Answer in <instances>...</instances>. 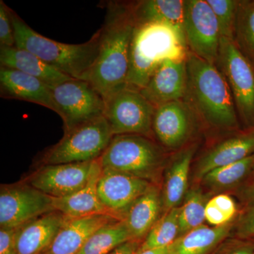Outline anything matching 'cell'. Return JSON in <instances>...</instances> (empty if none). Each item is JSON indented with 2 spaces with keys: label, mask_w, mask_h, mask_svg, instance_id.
Segmentation results:
<instances>
[{
  "label": "cell",
  "mask_w": 254,
  "mask_h": 254,
  "mask_svg": "<svg viewBox=\"0 0 254 254\" xmlns=\"http://www.w3.org/2000/svg\"><path fill=\"white\" fill-rule=\"evenodd\" d=\"M0 95L1 98L41 105L57 113L51 88L41 80L18 70L0 66Z\"/></svg>",
  "instance_id": "obj_16"
},
{
  "label": "cell",
  "mask_w": 254,
  "mask_h": 254,
  "mask_svg": "<svg viewBox=\"0 0 254 254\" xmlns=\"http://www.w3.org/2000/svg\"><path fill=\"white\" fill-rule=\"evenodd\" d=\"M250 178L251 179L250 180H254V168L253 169V170H252V174H251Z\"/></svg>",
  "instance_id": "obj_40"
},
{
  "label": "cell",
  "mask_w": 254,
  "mask_h": 254,
  "mask_svg": "<svg viewBox=\"0 0 254 254\" xmlns=\"http://www.w3.org/2000/svg\"><path fill=\"white\" fill-rule=\"evenodd\" d=\"M254 154V128L227 138L207 152L197 163L195 177L202 180L209 172L237 163Z\"/></svg>",
  "instance_id": "obj_19"
},
{
  "label": "cell",
  "mask_w": 254,
  "mask_h": 254,
  "mask_svg": "<svg viewBox=\"0 0 254 254\" xmlns=\"http://www.w3.org/2000/svg\"><path fill=\"white\" fill-rule=\"evenodd\" d=\"M207 202L205 195L199 189H192L187 193L183 205L180 207V237L203 225Z\"/></svg>",
  "instance_id": "obj_30"
},
{
  "label": "cell",
  "mask_w": 254,
  "mask_h": 254,
  "mask_svg": "<svg viewBox=\"0 0 254 254\" xmlns=\"http://www.w3.org/2000/svg\"><path fill=\"white\" fill-rule=\"evenodd\" d=\"M165 158L163 146L148 136L116 135L99 161L103 170L128 174L155 185L165 165Z\"/></svg>",
  "instance_id": "obj_5"
},
{
  "label": "cell",
  "mask_w": 254,
  "mask_h": 254,
  "mask_svg": "<svg viewBox=\"0 0 254 254\" xmlns=\"http://www.w3.org/2000/svg\"><path fill=\"white\" fill-rule=\"evenodd\" d=\"M15 236L16 229L0 228V254H18Z\"/></svg>",
  "instance_id": "obj_36"
},
{
  "label": "cell",
  "mask_w": 254,
  "mask_h": 254,
  "mask_svg": "<svg viewBox=\"0 0 254 254\" xmlns=\"http://www.w3.org/2000/svg\"><path fill=\"white\" fill-rule=\"evenodd\" d=\"M129 4L136 24L165 23L173 26L185 38V1L143 0Z\"/></svg>",
  "instance_id": "obj_21"
},
{
  "label": "cell",
  "mask_w": 254,
  "mask_h": 254,
  "mask_svg": "<svg viewBox=\"0 0 254 254\" xmlns=\"http://www.w3.org/2000/svg\"><path fill=\"white\" fill-rule=\"evenodd\" d=\"M185 101L212 127L234 130L239 127L235 101L226 80L216 65L188 52Z\"/></svg>",
  "instance_id": "obj_2"
},
{
  "label": "cell",
  "mask_w": 254,
  "mask_h": 254,
  "mask_svg": "<svg viewBox=\"0 0 254 254\" xmlns=\"http://www.w3.org/2000/svg\"><path fill=\"white\" fill-rule=\"evenodd\" d=\"M0 66L13 68L38 78L50 88L71 79L28 50L17 47H0Z\"/></svg>",
  "instance_id": "obj_20"
},
{
  "label": "cell",
  "mask_w": 254,
  "mask_h": 254,
  "mask_svg": "<svg viewBox=\"0 0 254 254\" xmlns=\"http://www.w3.org/2000/svg\"><path fill=\"white\" fill-rule=\"evenodd\" d=\"M213 254H254V241L239 239L220 244Z\"/></svg>",
  "instance_id": "obj_34"
},
{
  "label": "cell",
  "mask_w": 254,
  "mask_h": 254,
  "mask_svg": "<svg viewBox=\"0 0 254 254\" xmlns=\"http://www.w3.org/2000/svg\"><path fill=\"white\" fill-rule=\"evenodd\" d=\"M185 38L189 51L215 64L220 48V28L207 0H186Z\"/></svg>",
  "instance_id": "obj_12"
},
{
  "label": "cell",
  "mask_w": 254,
  "mask_h": 254,
  "mask_svg": "<svg viewBox=\"0 0 254 254\" xmlns=\"http://www.w3.org/2000/svg\"><path fill=\"white\" fill-rule=\"evenodd\" d=\"M240 196L247 205L254 203V179L242 187Z\"/></svg>",
  "instance_id": "obj_38"
},
{
  "label": "cell",
  "mask_w": 254,
  "mask_h": 254,
  "mask_svg": "<svg viewBox=\"0 0 254 254\" xmlns=\"http://www.w3.org/2000/svg\"><path fill=\"white\" fill-rule=\"evenodd\" d=\"M216 17L221 37L234 41L235 21L239 1L207 0Z\"/></svg>",
  "instance_id": "obj_32"
},
{
  "label": "cell",
  "mask_w": 254,
  "mask_h": 254,
  "mask_svg": "<svg viewBox=\"0 0 254 254\" xmlns=\"http://www.w3.org/2000/svg\"><path fill=\"white\" fill-rule=\"evenodd\" d=\"M55 210L53 198L26 182L1 185V228L16 229Z\"/></svg>",
  "instance_id": "obj_10"
},
{
  "label": "cell",
  "mask_w": 254,
  "mask_h": 254,
  "mask_svg": "<svg viewBox=\"0 0 254 254\" xmlns=\"http://www.w3.org/2000/svg\"><path fill=\"white\" fill-rule=\"evenodd\" d=\"M254 168V154L237 163L215 169L201 180L214 190L230 188L250 177Z\"/></svg>",
  "instance_id": "obj_28"
},
{
  "label": "cell",
  "mask_w": 254,
  "mask_h": 254,
  "mask_svg": "<svg viewBox=\"0 0 254 254\" xmlns=\"http://www.w3.org/2000/svg\"><path fill=\"white\" fill-rule=\"evenodd\" d=\"M195 115L185 100L160 105L155 108L152 132L165 148H180L190 137Z\"/></svg>",
  "instance_id": "obj_14"
},
{
  "label": "cell",
  "mask_w": 254,
  "mask_h": 254,
  "mask_svg": "<svg viewBox=\"0 0 254 254\" xmlns=\"http://www.w3.org/2000/svg\"><path fill=\"white\" fill-rule=\"evenodd\" d=\"M113 136L104 115L82 124L64 131L62 139L43 153L42 165L99 160Z\"/></svg>",
  "instance_id": "obj_6"
},
{
  "label": "cell",
  "mask_w": 254,
  "mask_h": 254,
  "mask_svg": "<svg viewBox=\"0 0 254 254\" xmlns=\"http://www.w3.org/2000/svg\"><path fill=\"white\" fill-rule=\"evenodd\" d=\"M188 48L177 29L163 23L136 24L130 48L127 86L142 89L165 60H185Z\"/></svg>",
  "instance_id": "obj_4"
},
{
  "label": "cell",
  "mask_w": 254,
  "mask_h": 254,
  "mask_svg": "<svg viewBox=\"0 0 254 254\" xmlns=\"http://www.w3.org/2000/svg\"><path fill=\"white\" fill-rule=\"evenodd\" d=\"M237 235L242 240L254 239V203L247 205L237 225Z\"/></svg>",
  "instance_id": "obj_35"
},
{
  "label": "cell",
  "mask_w": 254,
  "mask_h": 254,
  "mask_svg": "<svg viewBox=\"0 0 254 254\" xmlns=\"http://www.w3.org/2000/svg\"><path fill=\"white\" fill-rule=\"evenodd\" d=\"M100 30L98 58L88 81L105 98L127 86L130 48L136 23L129 3L109 1Z\"/></svg>",
  "instance_id": "obj_1"
},
{
  "label": "cell",
  "mask_w": 254,
  "mask_h": 254,
  "mask_svg": "<svg viewBox=\"0 0 254 254\" xmlns=\"http://www.w3.org/2000/svg\"><path fill=\"white\" fill-rule=\"evenodd\" d=\"M51 90L64 131L104 115V98L88 81L71 78Z\"/></svg>",
  "instance_id": "obj_9"
},
{
  "label": "cell",
  "mask_w": 254,
  "mask_h": 254,
  "mask_svg": "<svg viewBox=\"0 0 254 254\" xmlns=\"http://www.w3.org/2000/svg\"><path fill=\"white\" fill-rule=\"evenodd\" d=\"M14 28L9 14V7L0 1V47H14Z\"/></svg>",
  "instance_id": "obj_33"
},
{
  "label": "cell",
  "mask_w": 254,
  "mask_h": 254,
  "mask_svg": "<svg viewBox=\"0 0 254 254\" xmlns=\"http://www.w3.org/2000/svg\"><path fill=\"white\" fill-rule=\"evenodd\" d=\"M253 240L254 241V239H253Z\"/></svg>",
  "instance_id": "obj_41"
},
{
  "label": "cell",
  "mask_w": 254,
  "mask_h": 254,
  "mask_svg": "<svg viewBox=\"0 0 254 254\" xmlns=\"http://www.w3.org/2000/svg\"><path fill=\"white\" fill-rule=\"evenodd\" d=\"M237 213L236 203L227 194L215 195L205 205V220L213 227L222 226L232 222Z\"/></svg>",
  "instance_id": "obj_31"
},
{
  "label": "cell",
  "mask_w": 254,
  "mask_h": 254,
  "mask_svg": "<svg viewBox=\"0 0 254 254\" xmlns=\"http://www.w3.org/2000/svg\"><path fill=\"white\" fill-rule=\"evenodd\" d=\"M9 14L14 28L15 46L31 52L69 77L88 81L99 53L100 29L86 43L67 44L42 36L10 8Z\"/></svg>",
  "instance_id": "obj_3"
},
{
  "label": "cell",
  "mask_w": 254,
  "mask_h": 254,
  "mask_svg": "<svg viewBox=\"0 0 254 254\" xmlns=\"http://www.w3.org/2000/svg\"><path fill=\"white\" fill-rule=\"evenodd\" d=\"M232 222L219 227L201 225L189 232L171 245L170 254H209L225 240L232 229Z\"/></svg>",
  "instance_id": "obj_25"
},
{
  "label": "cell",
  "mask_w": 254,
  "mask_h": 254,
  "mask_svg": "<svg viewBox=\"0 0 254 254\" xmlns=\"http://www.w3.org/2000/svg\"><path fill=\"white\" fill-rule=\"evenodd\" d=\"M142 242L136 240H129L119 246L109 254H138Z\"/></svg>",
  "instance_id": "obj_37"
},
{
  "label": "cell",
  "mask_w": 254,
  "mask_h": 254,
  "mask_svg": "<svg viewBox=\"0 0 254 254\" xmlns=\"http://www.w3.org/2000/svg\"><path fill=\"white\" fill-rule=\"evenodd\" d=\"M195 146H190L178 153L165 171L162 205L165 213L176 208L186 193L189 176Z\"/></svg>",
  "instance_id": "obj_23"
},
{
  "label": "cell",
  "mask_w": 254,
  "mask_h": 254,
  "mask_svg": "<svg viewBox=\"0 0 254 254\" xmlns=\"http://www.w3.org/2000/svg\"><path fill=\"white\" fill-rule=\"evenodd\" d=\"M226 80L241 121L254 128V65L231 39L221 37L215 63Z\"/></svg>",
  "instance_id": "obj_7"
},
{
  "label": "cell",
  "mask_w": 254,
  "mask_h": 254,
  "mask_svg": "<svg viewBox=\"0 0 254 254\" xmlns=\"http://www.w3.org/2000/svg\"><path fill=\"white\" fill-rule=\"evenodd\" d=\"M171 245L168 246V247H161V248L150 249V250L139 252L138 254H170Z\"/></svg>",
  "instance_id": "obj_39"
},
{
  "label": "cell",
  "mask_w": 254,
  "mask_h": 254,
  "mask_svg": "<svg viewBox=\"0 0 254 254\" xmlns=\"http://www.w3.org/2000/svg\"><path fill=\"white\" fill-rule=\"evenodd\" d=\"M118 220L105 214L82 218H67L43 254H78L97 230Z\"/></svg>",
  "instance_id": "obj_17"
},
{
  "label": "cell",
  "mask_w": 254,
  "mask_h": 254,
  "mask_svg": "<svg viewBox=\"0 0 254 254\" xmlns=\"http://www.w3.org/2000/svg\"><path fill=\"white\" fill-rule=\"evenodd\" d=\"M67 217L55 210L16 229L18 254H43L51 245Z\"/></svg>",
  "instance_id": "obj_18"
},
{
  "label": "cell",
  "mask_w": 254,
  "mask_h": 254,
  "mask_svg": "<svg viewBox=\"0 0 254 254\" xmlns=\"http://www.w3.org/2000/svg\"><path fill=\"white\" fill-rule=\"evenodd\" d=\"M234 41L254 65V0L239 1Z\"/></svg>",
  "instance_id": "obj_29"
},
{
  "label": "cell",
  "mask_w": 254,
  "mask_h": 254,
  "mask_svg": "<svg viewBox=\"0 0 254 254\" xmlns=\"http://www.w3.org/2000/svg\"><path fill=\"white\" fill-rule=\"evenodd\" d=\"M100 170L99 160L42 165L24 182L52 198H63L86 187L93 175Z\"/></svg>",
  "instance_id": "obj_11"
},
{
  "label": "cell",
  "mask_w": 254,
  "mask_h": 254,
  "mask_svg": "<svg viewBox=\"0 0 254 254\" xmlns=\"http://www.w3.org/2000/svg\"><path fill=\"white\" fill-rule=\"evenodd\" d=\"M187 60L164 61L140 92L155 108L185 100L187 94Z\"/></svg>",
  "instance_id": "obj_15"
},
{
  "label": "cell",
  "mask_w": 254,
  "mask_h": 254,
  "mask_svg": "<svg viewBox=\"0 0 254 254\" xmlns=\"http://www.w3.org/2000/svg\"><path fill=\"white\" fill-rule=\"evenodd\" d=\"M162 208L161 191L153 185L132 205L124 220L132 240L143 242L160 219Z\"/></svg>",
  "instance_id": "obj_22"
},
{
  "label": "cell",
  "mask_w": 254,
  "mask_h": 254,
  "mask_svg": "<svg viewBox=\"0 0 254 254\" xmlns=\"http://www.w3.org/2000/svg\"><path fill=\"white\" fill-rule=\"evenodd\" d=\"M153 185L128 174L102 169L97 189L108 215L124 220L132 205Z\"/></svg>",
  "instance_id": "obj_13"
},
{
  "label": "cell",
  "mask_w": 254,
  "mask_h": 254,
  "mask_svg": "<svg viewBox=\"0 0 254 254\" xmlns=\"http://www.w3.org/2000/svg\"><path fill=\"white\" fill-rule=\"evenodd\" d=\"M104 117L113 136H149L155 107L138 90L126 86L105 99Z\"/></svg>",
  "instance_id": "obj_8"
},
{
  "label": "cell",
  "mask_w": 254,
  "mask_h": 254,
  "mask_svg": "<svg viewBox=\"0 0 254 254\" xmlns=\"http://www.w3.org/2000/svg\"><path fill=\"white\" fill-rule=\"evenodd\" d=\"M180 207L168 210L152 227L140 247L139 252L173 245L180 237Z\"/></svg>",
  "instance_id": "obj_27"
},
{
  "label": "cell",
  "mask_w": 254,
  "mask_h": 254,
  "mask_svg": "<svg viewBox=\"0 0 254 254\" xmlns=\"http://www.w3.org/2000/svg\"><path fill=\"white\" fill-rule=\"evenodd\" d=\"M101 172L100 170L95 173L88 185L76 193L63 198H53L55 210L69 218L108 215L100 202L97 189Z\"/></svg>",
  "instance_id": "obj_24"
},
{
  "label": "cell",
  "mask_w": 254,
  "mask_h": 254,
  "mask_svg": "<svg viewBox=\"0 0 254 254\" xmlns=\"http://www.w3.org/2000/svg\"><path fill=\"white\" fill-rule=\"evenodd\" d=\"M132 238L125 220L102 227L86 242L78 254H109Z\"/></svg>",
  "instance_id": "obj_26"
}]
</instances>
